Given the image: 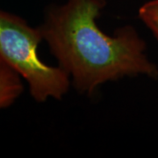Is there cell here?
Segmentation results:
<instances>
[{
	"mask_svg": "<svg viewBox=\"0 0 158 158\" xmlns=\"http://www.w3.org/2000/svg\"><path fill=\"white\" fill-rule=\"evenodd\" d=\"M42 40L40 27H32L22 18L0 10V61L26 80L38 102L62 98L70 85L63 69L40 60L38 46Z\"/></svg>",
	"mask_w": 158,
	"mask_h": 158,
	"instance_id": "cell-2",
	"label": "cell"
},
{
	"mask_svg": "<svg viewBox=\"0 0 158 158\" xmlns=\"http://www.w3.org/2000/svg\"><path fill=\"white\" fill-rule=\"evenodd\" d=\"M139 18L158 40V0H150L139 9Z\"/></svg>",
	"mask_w": 158,
	"mask_h": 158,
	"instance_id": "cell-4",
	"label": "cell"
},
{
	"mask_svg": "<svg viewBox=\"0 0 158 158\" xmlns=\"http://www.w3.org/2000/svg\"><path fill=\"white\" fill-rule=\"evenodd\" d=\"M23 90L19 75L0 61V110L13 104Z\"/></svg>",
	"mask_w": 158,
	"mask_h": 158,
	"instance_id": "cell-3",
	"label": "cell"
},
{
	"mask_svg": "<svg viewBox=\"0 0 158 158\" xmlns=\"http://www.w3.org/2000/svg\"><path fill=\"white\" fill-rule=\"evenodd\" d=\"M106 5V0H68L50 7L40 27L59 66L72 77L75 88L87 95L125 77L158 78L157 66L148 60L145 41L135 27L125 26L109 35L98 27Z\"/></svg>",
	"mask_w": 158,
	"mask_h": 158,
	"instance_id": "cell-1",
	"label": "cell"
}]
</instances>
